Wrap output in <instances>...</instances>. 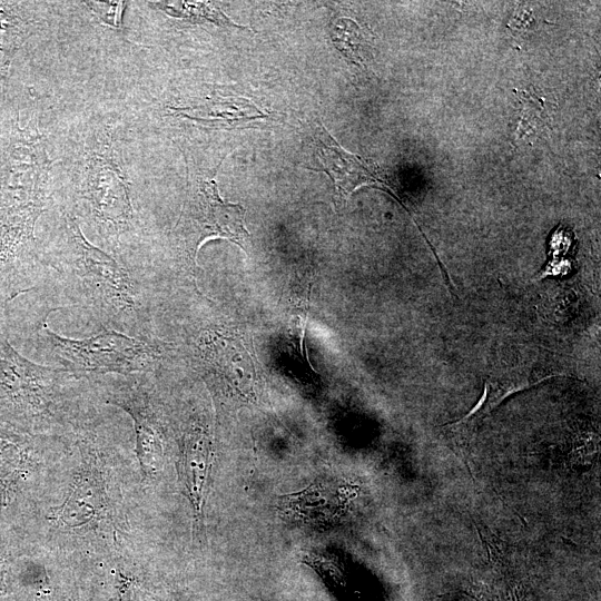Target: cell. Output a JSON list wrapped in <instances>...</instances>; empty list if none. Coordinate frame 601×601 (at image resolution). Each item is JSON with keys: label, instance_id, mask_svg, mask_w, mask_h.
I'll return each mask as SVG.
<instances>
[{"label": "cell", "instance_id": "1", "mask_svg": "<svg viewBox=\"0 0 601 601\" xmlns=\"http://www.w3.org/2000/svg\"><path fill=\"white\" fill-rule=\"evenodd\" d=\"M141 484L131 457L81 416L18 532L45 558L139 554Z\"/></svg>", "mask_w": 601, "mask_h": 601}, {"label": "cell", "instance_id": "2", "mask_svg": "<svg viewBox=\"0 0 601 601\" xmlns=\"http://www.w3.org/2000/svg\"><path fill=\"white\" fill-rule=\"evenodd\" d=\"M65 223V240L53 267L96 318L111 329L140 337V290L129 270L90 244L71 215Z\"/></svg>", "mask_w": 601, "mask_h": 601}, {"label": "cell", "instance_id": "3", "mask_svg": "<svg viewBox=\"0 0 601 601\" xmlns=\"http://www.w3.org/2000/svg\"><path fill=\"white\" fill-rule=\"evenodd\" d=\"M62 368L33 364L0 345V423L42 435L62 436L81 416Z\"/></svg>", "mask_w": 601, "mask_h": 601}, {"label": "cell", "instance_id": "4", "mask_svg": "<svg viewBox=\"0 0 601 601\" xmlns=\"http://www.w3.org/2000/svg\"><path fill=\"white\" fill-rule=\"evenodd\" d=\"M49 159L43 137L17 126L0 178V260L13 262L35 243V225L49 201Z\"/></svg>", "mask_w": 601, "mask_h": 601}, {"label": "cell", "instance_id": "5", "mask_svg": "<svg viewBox=\"0 0 601 601\" xmlns=\"http://www.w3.org/2000/svg\"><path fill=\"white\" fill-rule=\"evenodd\" d=\"M65 435L33 434L0 423V522L2 524L13 530L19 528L63 450Z\"/></svg>", "mask_w": 601, "mask_h": 601}, {"label": "cell", "instance_id": "6", "mask_svg": "<svg viewBox=\"0 0 601 601\" xmlns=\"http://www.w3.org/2000/svg\"><path fill=\"white\" fill-rule=\"evenodd\" d=\"M40 338L50 357L76 380L146 372L159 356L154 342L111 328H105L90 337L75 339L62 337L43 323Z\"/></svg>", "mask_w": 601, "mask_h": 601}, {"label": "cell", "instance_id": "7", "mask_svg": "<svg viewBox=\"0 0 601 601\" xmlns=\"http://www.w3.org/2000/svg\"><path fill=\"white\" fill-rule=\"evenodd\" d=\"M78 195L95 226L115 238L132 226L129 181L109 146L91 150L82 166Z\"/></svg>", "mask_w": 601, "mask_h": 601}, {"label": "cell", "instance_id": "8", "mask_svg": "<svg viewBox=\"0 0 601 601\" xmlns=\"http://www.w3.org/2000/svg\"><path fill=\"white\" fill-rule=\"evenodd\" d=\"M98 386L105 403L121 408L131 417L141 481H155L164 470L165 437L159 412L144 375H114L99 382Z\"/></svg>", "mask_w": 601, "mask_h": 601}, {"label": "cell", "instance_id": "9", "mask_svg": "<svg viewBox=\"0 0 601 601\" xmlns=\"http://www.w3.org/2000/svg\"><path fill=\"white\" fill-rule=\"evenodd\" d=\"M245 214L246 209L240 204L226 201L219 196L214 179H198L177 224L191 262L196 264L201 245L214 238L230 240L247 253L250 234L245 225Z\"/></svg>", "mask_w": 601, "mask_h": 601}, {"label": "cell", "instance_id": "10", "mask_svg": "<svg viewBox=\"0 0 601 601\" xmlns=\"http://www.w3.org/2000/svg\"><path fill=\"white\" fill-rule=\"evenodd\" d=\"M42 555L21 533L0 523V601H24L39 580Z\"/></svg>", "mask_w": 601, "mask_h": 601}, {"label": "cell", "instance_id": "11", "mask_svg": "<svg viewBox=\"0 0 601 601\" xmlns=\"http://www.w3.org/2000/svg\"><path fill=\"white\" fill-rule=\"evenodd\" d=\"M211 464L213 445L209 433L203 426H189L180 441L179 473L191 505L196 531L201 529Z\"/></svg>", "mask_w": 601, "mask_h": 601}, {"label": "cell", "instance_id": "12", "mask_svg": "<svg viewBox=\"0 0 601 601\" xmlns=\"http://www.w3.org/2000/svg\"><path fill=\"white\" fill-rule=\"evenodd\" d=\"M319 167L333 180L337 196L345 199L356 188L378 184L381 180L364 161L344 150L322 127L315 148Z\"/></svg>", "mask_w": 601, "mask_h": 601}, {"label": "cell", "instance_id": "13", "mask_svg": "<svg viewBox=\"0 0 601 601\" xmlns=\"http://www.w3.org/2000/svg\"><path fill=\"white\" fill-rule=\"evenodd\" d=\"M173 110L191 120L220 126H234L266 117L256 105L240 97L213 96L197 105Z\"/></svg>", "mask_w": 601, "mask_h": 601}, {"label": "cell", "instance_id": "14", "mask_svg": "<svg viewBox=\"0 0 601 601\" xmlns=\"http://www.w3.org/2000/svg\"><path fill=\"white\" fill-rule=\"evenodd\" d=\"M30 24L21 7L0 2V86L9 77L14 53L30 35Z\"/></svg>", "mask_w": 601, "mask_h": 601}, {"label": "cell", "instance_id": "15", "mask_svg": "<svg viewBox=\"0 0 601 601\" xmlns=\"http://www.w3.org/2000/svg\"><path fill=\"white\" fill-rule=\"evenodd\" d=\"M174 18L193 21L208 20L217 26H239L233 23L216 6L210 2L158 1L149 2Z\"/></svg>", "mask_w": 601, "mask_h": 601}, {"label": "cell", "instance_id": "16", "mask_svg": "<svg viewBox=\"0 0 601 601\" xmlns=\"http://www.w3.org/2000/svg\"><path fill=\"white\" fill-rule=\"evenodd\" d=\"M331 38L334 46L356 65H363L361 50L363 46V32L357 23L348 18H339L331 24Z\"/></svg>", "mask_w": 601, "mask_h": 601}, {"label": "cell", "instance_id": "17", "mask_svg": "<svg viewBox=\"0 0 601 601\" xmlns=\"http://www.w3.org/2000/svg\"><path fill=\"white\" fill-rule=\"evenodd\" d=\"M85 4L102 23L118 30L122 28V16L128 2L86 1Z\"/></svg>", "mask_w": 601, "mask_h": 601}, {"label": "cell", "instance_id": "18", "mask_svg": "<svg viewBox=\"0 0 601 601\" xmlns=\"http://www.w3.org/2000/svg\"><path fill=\"white\" fill-rule=\"evenodd\" d=\"M29 601H58L41 581L33 588Z\"/></svg>", "mask_w": 601, "mask_h": 601}]
</instances>
